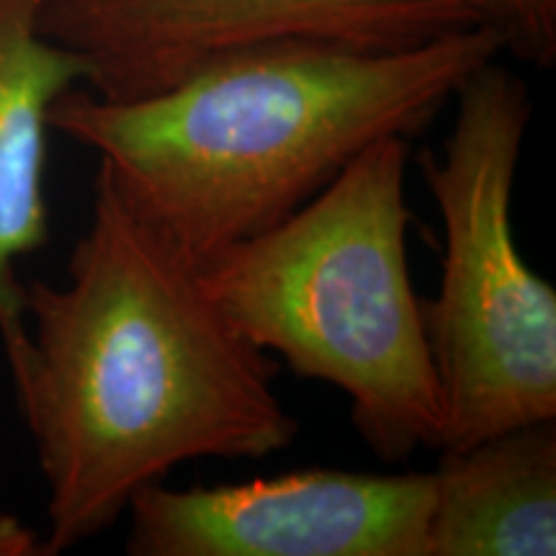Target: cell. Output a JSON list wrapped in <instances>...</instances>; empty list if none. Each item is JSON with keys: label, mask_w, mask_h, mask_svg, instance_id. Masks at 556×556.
Segmentation results:
<instances>
[{"label": "cell", "mask_w": 556, "mask_h": 556, "mask_svg": "<svg viewBox=\"0 0 556 556\" xmlns=\"http://www.w3.org/2000/svg\"><path fill=\"white\" fill-rule=\"evenodd\" d=\"M24 319L11 379L47 484L50 554L99 536L184 464L266 458L299 433L270 353L101 168L67 281L26 283Z\"/></svg>", "instance_id": "1"}, {"label": "cell", "mask_w": 556, "mask_h": 556, "mask_svg": "<svg viewBox=\"0 0 556 556\" xmlns=\"http://www.w3.org/2000/svg\"><path fill=\"white\" fill-rule=\"evenodd\" d=\"M500 52L486 24L405 50L287 41L135 101L70 88L50 127L93 150L139 217L199 261L287 219L379 139H413Z\"/></svg>", "instance_id": "2"}, {"label": "cell", "mask_w": 556, "mask_h": 556, "mask_svg": "<svg viewBox=\"0 0 556 556\" xmlns=\"http://www.w3.org/2000/svg\"><path fill=\"white\" fill-rule=\"evenodd\" d=\"M407 137L379 139L287 219L193 261L235 328L343 392L356 433L389 464L446 438L407 261Z\"/></svg>", "instance_id": "3"}, {"label": "cell", "mask_w": 556, "mask_h": 556, "mask_svg": "<svg viewBox=\"0 0 556 556\" xmlns=\"http://www.w3.org/2000/svg\"><path fill=\"white\" fill-rule=\"evenodd\" d=\"M454 103L443 150L420 155L443 225L441 281L422 299L446 413L443 448L556 420V291L513 232L531 96L492 60L458 86Z\"/></svg>", "instance_id": "4"}, {"label": "cell", "mask_w": 556, "mask_h": 556, "mask_svg": "<svg viewBox=\"0 0 556 556\" xmlns=\"http://www.w3.org/2000/svg\"><path fill=\"white\" fill-rule=\"evenodd\" d=\"M482 21L462 0H47L39 29L106 101L163 93L214 62L287 41L405 50Z\"/></svg>", "instance_id": "5"}, {"label": "cell", "mask_w": 556, "mask_h": 556, "mask_svg": "<svg viewBox=\"0 0 556 556\" xmlns=\"http://www.w3.org/2000/svg\"><path fill=\"white\" fill-rule=\"evenodd\" d=\"M433 475L309 467L131 500L129 556H426Z\"/></svg>", "instance_id": "6"}, {"label": "cell", "mask_w": 556, "mask_h": 556, "mask_svg": "<svg viewBox=\"0 0 556 556\" xmlns=\"http://www.w3.org/2000/svg\"><path fill=\"white\" fill-rule=\"evenodd\" d=\"M47 0H0V343L9 371L29 345L16 263L50 240L45 199L54 101L83 83L73 52L39 29Z\"/></svg>", "instance_id": "7"}, {"label": "cell", "mask_w": 556, "mask_h": 556, "mask_svg": "<svg viewBox=\"0 0 556 556\" xmlns=\"http://www.w3.org/2000/svg\"><path fill=\"white\" fill-rule=\"evenodd\" d=\"M438 454L426 556L556 554V420Z\"/></svg>", "instance_id": "8"}, {"label": "cell", "mask_w": 556, "mask_h": 556, "mask_svg": "<svg viewBox=\"0 0 556 556\" xmlns=\"http://www.w3.org/2000/svg\"><path fill=\"white\" fill-rule=\"evenodd\" d=\"M482 24L500 31L505 50L536 67L556 60V0H462Z\"/></svg>", "instance_id": "9"}, {"label": "cell", "mask_w": 556, "mask_h": 556, "mask_svg": "<svg viewBox=\"0 0 556 556\" xmlns=\"http://www.w3.org/2000/svg\"><path fill=\"white\" fill-rule=\"evenodd\" d=\"M0 556H50L45 536L9 513H0Z\"/></svg>", "instance_id": "10"}]
</instances>
